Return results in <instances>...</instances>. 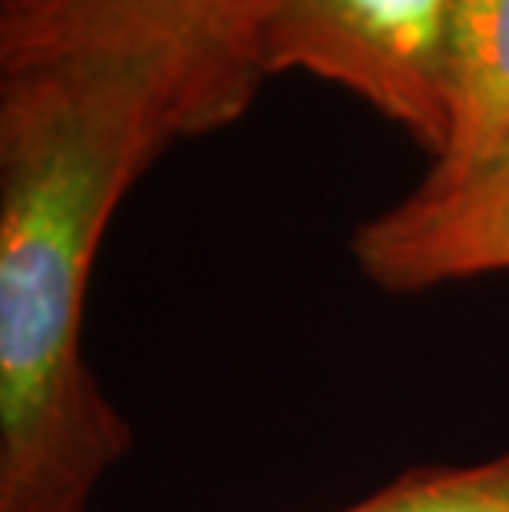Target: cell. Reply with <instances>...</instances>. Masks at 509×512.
<instances>
[{
    "instance_id": "1",
    "label": "cell",
    "mask_w": 509,
    "mask_h": 512,
    "mask_svg": "<svg viewBox=\"0 0 509 512\" xmlns=\"http://www.w3.org/2000/svg\"><path fill=\"white\" fill-rule=\"evenodd\" d=\"M176 139L146 63L0 70V512H90L129 450L83 357L86 291L116 205Z\"/></svg>"
},
{
    "instance_id": "2",
    "label": "cell",
    "mask_w": 509,
    "mask_h": 512,
    "mask_svg": "<svg viewBox=\"0 0 509 512\" xmlns=\"http://www.w3.org/2000/svg\"><path fill=\"white\" fill-rule=\"evenodd\" d=\"M272 0H20L0 7V70L60 57L153 67L176 103L182 139L235 123L265 80Z\"/></svg>"
},
{
    "instance_id": "3",
    "label": "cell",
    "mask_w": 509,
    "mask_h": 512,
    "mask_svg": "<svg viewBox=\"0 0 509 512\" xmlns=\"http://www.w3.org/2000/svg\"><path fill=\"white\" fill-rule=\"evenodd\" d=\"M460 0H272L265 73L305 70L397 123L433 159L447 143V60Z\"/></svg>"
},
{
    "instance_id": "4",
    "label": "cell",
    "mask_w": 509,
    "mask_h": 512,
    "mask_svg": "<svg viewBox=\"0 0 509 512\" xmlns=\"http://www.w3.org/2000/svg\"><path fill=\"white\" fill-rule=\"evenodd\" d=\"M367 281L427 291L509 271V156L457 179L427 176L351 238Z\"/></svg>"
},
{
    "instance_id": "5",
    "label": "cell",
    "mask_w": 509,
    "mask_h": 512,
    "mask_svg": "<svg viewBox=\"0 0 509 512\" xmlns=\"http://www.w3.org/2000/svg\"><path fill=\"white\" fill-rule=\"evenodd\" d=\"M509 156V0H460L447 60V143L427 176L457 179Z\"/></svg>"
},
{
    "instance_id": "6",
    "label": "cell",
    "mask_w": 509,
    "mask_h": 512,
    "mask_svg": "<svg viewBox=\"0 0 509 512\" xmlns=\"http://www.w3.org/2000/svg\"><path fill=\"white\" fill-rule=\"evenodd\" d=\"M341 512H509V453L407 473Z\"/></svg>"
},
{
    "instance_id": "7",
    "label": "cell",
    "mask_w": 509,
    "mask_h": 512,
    "mask_svg": "<svg viewBox=\"0 0 509 512\" xmlns=\"http://www.w3.org/2000/svg\"><path fill=\"white\" fill-rule=\"evenodd\" d=\"M7 4H20V0H0V7H7Z\"/></svg>"
}]
</instances>
